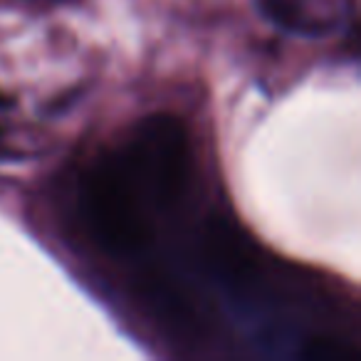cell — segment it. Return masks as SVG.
<instances>
[{
  "label": "cell",
  "instance_id": "1",
  "mask_svg": "<svg viewBox=\"0 0 361 361\" xmlns=\"http://www.w3.org/2000/svg\"><path fill=\"white\" fill-rule=\"evenodd\" d=\"M82 213L94 240L111 255H136L149 243L139 186L121 154H104L82 178Z\"/></svg>",
  "mask_w": 361,
  "mask_h": 361
},
{
  "label": "cell",
  "instance_id": "2",
  "mask_svg": "<svg viewBox=\"0 0 361 361\" xmlns=\"http://www.w3.org/2000/svg\"><path fill=\"white\" fill-rule=\"evenodd\" d=\"M121 159L136 186H144L154 198V206H176L186 191L193 166L186 124L173 114L146 116L139 121Z\"/></svg>",
  "mask_w": 361,
  "mask_h": 361
},
{
  "label": "cell",
  "instance_id": "3",
  "mask_svg": "<svg viewBox=\"0 0 361 361\" xmlns=\"http://www.w3.org/2000/svg\"><path fill=\"white\" fill-rule=\"evenodd\" d=\"M203 255H206L208 270L221 280V285H228L231 290H243L255 275V265L243 243L240 231L223 218H211V223L206 226Z\"/></svg>",
  "mask_w": 361,
  "mask_h": 361
},
{
  "label": "cell",
  "instance_id": "4",
  "mask_svg": "<svg viewBox=\"0 0 361 361\" xmlns=\"http://www.w3.org/2000/svg\"><path fill=\"white\" fill-rule=\"evenodd\" d=\"M141 282H144L146 305L159 317L161 324L183 336L201 334V312L178 282H173L164 272H149Z\"/></svg>",
  "mask_w": 361,
  "mask_h": 361
},
{
  "label": "cell",
  "instance_id": "5",
  "mask_svg": "<svg viewBox=\"0 0 361 361\" xmlns=\"http://www.w3.org/2000/svg\"><path fill=\"white\" fill-rule=\"evenodd\" d=\"M260 11L267 20H272L277 27L295 35L305 37H319L324 32H329V27L322 20H317L302 0H257Z\"/></svg>",
  "mask_w": 361,
  "mask_h": 361
},
{
  "label": "cell",
  "instance_id": "6",
  "mask_svg": "<svg viewBox=\"0 0 361 361\" xmlns=\"http://www.w3.org/2000/svg\"><path fill=\"white\" fill-rule=\"evenodd\" d=\"M305 359H310V361H356L359 359V351L339 339L317 336V339H312L310 344L305 346Z\"/></svg>",
  "mask_w": 361,
  "mask_h": 361
},
{
  "label": "cell",
  "instance_id": "7",
  "mask_svg": "<svg viewBox=\"0 0 361 361\" xmlns=\"http://www.w3.org/2000/svg\"><path fill=\"white\" fill-rule=\"evenodd\" d=\"M6 106H11V97L6 92H0V109H6Z\"/></svg>",
  "mask_w": 361,
  "mask_h": 361
}]
</instances>
